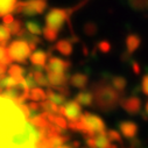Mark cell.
<instances>
[{
    "label": "cell",
    "instance_id": "obj_1",
    "mask_svg": "<svg viewBox=\"0 0 148 148\" xmlns=\"http://www.w3.org/2000/svg\"><path fill=\"white\" fill-rule=\"evenodd\" d=\"M40 138L19 104L0 95V148H36Z\"/></svg>",
    "mask_w": 148,
    "mask_h": 148
},
{
    "label": "cell",
    "instance_id": "obj_2",
    "mask_svg": "<svg viewBox=\"0 0 148 148\" xmlns=\"http://www.w3.org/2000/svg\"><path fill=\"white\" fill-rule=\"evenodd\" d=\"M91 92L93 95V104L103 112H111L118 104L121 103L123 95L118 92L106 79H101L92 85Z\"/></svg>",
    "mask_w": 148,
    "mask_h": 148
},
{
    "label": "cell",
    "instance_id": "obj_3",
    "mask_svg": "<svg viewBox=\"0 0 148 148\" xmlns=\"http://www.w3.org/2000/svg\"><path fill=\"white\" fill-rule=\"evenodd\" d=\"M78 7L79 6H77L75 8H53V10H50L47 13L46 19H45L46 27L58 33L63 28L64 23L70 20L72 12L75 10H77Z\"/></svg>",
    "mask_w": 148,
    "mask_h": 148
},
{
    "label": "cell",
    "instance_id": "obj_4",
    "mask_svg": "<svg viewBox=\"0 0 148 148\" xmlns=\"http://www.w3.org/2000/svg\"><path fill=\"white\" fill-rule=\"evenodd\" d=\"M82 133L84 136H96L106 133V126L103 119L92 113H83L81 118Z\"/></svg>",
    "mask_w": 148,
    "mask_h": 148
},
{
    "label": "cell",
    "instance_id": "obj_5",
    "mask_svg": "<svg viewBox=\"0 0 148 148\" xmlns=\"http://www.w3.org/2000/svg\"><path fill=\"white\" fill-rule=\"evenodd\" d=\"M30 45L22 39H18L15 41H12L11 45L7 48V54L11 58V61L19 62V63H26L27 58L30 57L32 53Z\"/></svg>",
    "mask_w": 148,
    "mask_h": 148
},
{
    "label": "cell",
    "instance_id": "obj_6",
    "mask_svg": "<svg viewBox=\"0 0 148 148\" xmlns=\"http://www.w3.org/2000/svg\"><path fill=\"white\" fill-rule=\"evenodd\" d=\"M48 6L47 0H22L19 1L15 12L25 16H34L42 14Z\"/></svg>",
    "mask_w": 148,
    "mask_h": 148
},
{
    "label": "cell",
    "instance_id": "obj_7",
    "mask_svg": "<svg viewBox=\"0 0 148 148\" xmlns=\"http://www.w3.org/2000/svg\"><path fill=\"white\" fill-rule=\"evenodd\" d=\"M61 116L66 118L70 123L81 120L82 113V106L76 100H70L64 106H61Z\"/></svg>",
    "mask_w": 148,
    "mask_h": 148
},
{
    "label": "cell",
    "instance_id": "obj_8",
    "mask_svg": "<svg viewBox=\"0 0 148 148\" xmlns=\"http://www.w3.org/2000/svg\"><path fill=\"white\" fill-rule=\"evenodd\" d=\"M120 105L128 114L135 116V114L140 113L141 107H142V100L138 96H130L127 98L121 99Z\"/></svg>",
    "mask_w": 148,
    "mask_h": 148
},
{
    "label": "cell",
    "instance_id": "obj_9",
    "mask_svg": "<svg viewBox=\"0 0 148 148\" xmlns=\"http://www.w3.org/2000/svg\"><path fill=\"white\" fill-rule=\"evenodd\" d=\"M70 68V62L62 60L60 57H50L47 65H46V71L47 72H54V73H66L68 69Z\"/></svg>",
    "mask_w": 148,
    "mask_h": 148
},
{
    "label": "cell",
    "instance_id": "obj_10",
    "mask_svg": "<svg viewBox=\"0 0 148 148\" xmlns=\"http://www.w3.org/2000/svg\"><path fill=\"white\" fill-rule=\"evenodd\" d=\"M119 131L124 138H126L128 140H134L138 135L139 127L134 121L125 120V121H121L119 124Z\"/></svg>",
    "mask_w": 148,
    "mask_h": 148
},
{
    "label": "cell",
    "instance_id": "obj_11",
    "mask_svg": "<svg viewBox=\"0 0 148 148\" xmlns=\"http://www.w3.org/2000/svg\"><path fill=\"white\" fill-rule=\"evenodd\" d=\"M47 77L49 81V84L54 88L60 86H66V84L70 81V77L66 73H54V72H47Z\"/></svg>",
    "mask_w": 148,
    "mask_h": 148
},
{
    "label": "cell",
    "instance_id": "obj_12",
    "mask_svg": "<svg viewBox=\"0 0 148 148\" xmlns=\"http://www.w3.org/2000/svg\"><path fill=\"white\" fill-rule=\"evenodd\" d=\"M29 60L32 64L35 65L36 68H46L47 61H48V54L43 50H35L30 55Z\"/></svg>",
    "mask_w": 148,
    "mask_h": 148
},
{
    "label": "cell",
    "instance_id": "obj_13",
    "mask_svg": "<svg viewBox=\"0 0 148 148\" xmlns=\"http://www.w3.org/2000/svg\"><path fill=\"white\" fill-rule=\"evenodd\" d=\"M18 3V0H0V18L15 12Z\"/></svg>",
    "mask_w": 148,
    "mask_h": 148
},
{
    "label": "cell",
    "instance_id": "obj_14",
    "mask_svg": "<svg viewBox=\"0 0 148 148\" xmlns=\"http://www.w3.org/2000/svg\"><path fill=\"white\" fill-rule=\"evenodd\" d=\"M69 83L73 86V88H77V89H85L88 86L89 83V77L84 73H75L70 77Z\"/></svg>",
    "mask_w": 148,
    "mask_h": 148
},
{
    "label": "cell",
    "instance_id": "obj_15",
    "mask_svg": "<svg viewBox=\"0 0 148 148\" xmlns=\"http://www.w3.org/2000/svg\"><path fill=\"white\" fill-rule=\"evenodd\" d=\"M47 98H48V100H50L51 103H54L58 106H64L68 103L66 97L64 95H62V93H60L55 90H51V89H49L47 91Z\"/></svg>",
    "mask_w": 148,
    "mask_h": 148
},
{
    "label": "cell",
    "instance_id": "obj_16",
    "mask_svg": "<svg viewBox=\"0 0 148 148\" xmlns=\"http://www.w3.org/2000/svg\"><path fill=\"white\" fill-rule=\"evenodd\" d=\"M75 100L81 106H92L93 105V95L89 91H82L78 95H76Z\"/></svg>",
    "mask_w": 148,
    "mask_h": 148
},
{
    "label": "cell",
    "instance_id": "obj_17",
    "mask_svg": "<svg viewBox=\"0 0 148 148\" xmlns=\"http://www.w3.org/2000/svg\"><path fill=\"white\" fill-rule=\"evenodd\" d=\"M32 72H33L34 79H35V82H36V84H38V85L45 86V88L50 86L49 81H48V77L43 73L42 68H35V70H33Z\"/></svg>",
    "mask_w": 148,
    "mask_h": 148
},
{
    "label": "cell",
    "instance_id": "obj_18",
    "mask_svg": "<svg viewBox=\"0 0 148 148\" xmlns=\"http://www.w3.org/2000/svg\"><path fill=\"white\" fill-rule=\"evenodd\" d=\"M95 139H96L97 148H117V145L113 143L112 141L108 139V136H107L106 133L96 135Z\"/></svg>",
    "mask_w": 148,
    "mask_h": 148
},
{
    "label": "cell",
    "instance_id": "obj_19",
    "mask_svg": "<svg viewBox=\"0 0 148 148\" xmlns=\"http://www.w3.org/2000/svg\"><path fill=\"white\" fill-rule=\"evenodd\" d=\"M55 49L64 56H70L72 54V43L69 40H61L55 45Z\"/></svg>",
    "mask_w": 148,
    "mask_h": 148
},
{
    "label": "cell",
    "instance_id": "obj_20",
    "mask_svg": "<svg viewBox=\"0 0 148 148\" xmlns=\"http://www.w3.org/2000/svg\"><path fill=\"white\" fill-rule=\"evenodd\" d=\"M29 98L32 99V100H34V101H45V100H47L48 98H47V92L46 91H43L42 89H40V88H35V89H33V90H30V92H29Z\"/></svg>",
    "mask_w": 148,
    "mask_h": 148
},
{
    "label": "cell",
    "instance_id": "obj_21",
    "mask_svg": "<svg viewBox=\"0 0 148 148\" xmlns=\"http://www.w3.org/2000/svg\"><path fill=\"white\" fill-rule=\"evenodd\" d=\"M25 28L27 29L28 33H30L32 35H35V36H39V35H41L43 33L42 27L36 21H27Z\"/></svg>",
    "mask_w": 148,
    "mask_h": 148
},
{
    "label": "cell",
    "instance_id": "obj_22",
    "mask_svg": "<svg viewBox=\"0 0 148 148\" xmlns=\"http://www.w3.org/2000/svg\"><path fill=\"white\" fill-rule=\"evenodd\" d=\"M111 84H112V86L118 92H120L121 95H124V91H125L126 85H127V82H126V79L124 77H120V76L113 77L112 79H111Z\"/></svg>",
    "mask_w": 148,
    "mask_h": 148
},
{
    "label": "cell",
    "instance_id": "obj_23",
    "mask_svg": "<svg viewBox=\"0 0 148 148\" xmlns=\"http://www.w3.org/2000/svg\"><path fill=\"white\" fill-rule=\"evenodd\" d=\"M11 36H12V34H11L8 27L5 25H0V45L5 47L8 43V41L11 40Z\"/></svg>",
    "mask_w": 148,
    "mask_h": 148
},
{
    "label": "cell",
    "instance_id": "obj_24",
    "mask_svg": "<svg viewBox=\"0 0 148 148\" xmlns=\"http://www.w3.org/2000/svg\"><path fill=\"white\" fill-rule=\"evenodd\" d=\"M65 141H68V136L62 135V134H57V135H53L49 138V143L51 146V148H57L61 146H64Z\"/></svg>",
    "mask_w": 148,
    "mask_h": 148
},
{
    "label": "cell",
    "instance_id": "obj_25",
    "mask_svg": "<svg viewBox=\"0 0 148 148\" xmlns=\"http://www.w3.org/2000/svg\"><path fill=\"white\" fill-rule=\"evenodd\" d=\"M140 45V39L135 35H131L127 38V41H126V47H127V50L128 53H133L138 49Z\"/></svg>",
    "mask_w": 148,
    "mask_h": 148
},
{
    "label": "cell",
    "instance_id": "obj_26",
    "mask_svg": "<svg viewBox=\"0 0 148 148\" xmlns=\"http://www.w3.org/2000/svg\"><path fill=\"white\" fill-rule=\"evenodd\" d=\"M25 70L20 65H11L8 68V75L14 78H23Z\"/></svg>",
    "mask_w": 148,
    "mask_h": 148
},
{
    "label": "cell",
    "instance_id": "obj_27",
    "mask_svg": "<svg viewBox=\"0 0 148 148\" xmlns=\"http://www.w3.org/2000/svg\"><path fill=\"white\" fill-rule=\"evenodd\" d=\"M8 27V29H10V32H11V34H13V35H16V36H19L20 34H21V32L23 30V26H22V22L20 21V20H14L10 26H7Z\"/></svg>",
    "mask_w": 148,
    "mask_h": 148
},
{
    "label": "cell",
    "instance_id": "obj_28",
    "mask_svg": "<svg viewBox=\"0 0 148 148\" xmlns=\"http://www.w3.org/2000/svg\"><path fill=\"white\" fill-rule=\"evenodd\" d=\"M51 124H54L55 126H57L58 128H61L63 131L68 127V123H66L65 118L62 117V116H54V118L51 120Z\"/></svg>",
    "mask_w": 148,
    "mask_h": 148
},
{
    "label": "cell",
    "instance_id": "obj_29",
    "mask_svg": "<svg viewBox=\"0 0 148 148\" xmlns=\"http://www.w3.org/2000/svg\"><path fill=\"white\" fill-rule=\"evenodd\" d=\"M57 34L58 33H56L55 30H53V29H50L48 27H45L43 28V33H42V35L45 36V39L47 41H49V42H54L57 39Z\"/></svg>",
    "mask_w": 148,
    "mask_h": 148
},
{
    "label": "cell",
    "instance_id": "obj_30",
    "mask_svg": "<svg viewBox=\"0 0 148 148\" xmlns=\"http://www.w3.org/2000/svg\"><path fill=\"white\" fill-rule=\"evenodd\" d=\"M106 134H107V136H108V139L112 141L113 143H123V139H121V134L119 133V132H117V131H114V130H108L107 132H106Z\"/></svg>",
    "mask_w": 148,
    "mask_h": 148
},
{
    "label": "cell",
    "instance_id": "obj_31",
    "mask_svg": "<svg viewBox=\"0 0 148 148\" xmlns=\"http://www.w3.org/2000/svg\"><path fill=\"white\" fill-rule=\"evenodd\" d=\"M11 62H12V61H11L8 54H7V49H6L4 46L0 45V64H6V65H8Z\"/></svg>",
    "mask_w": 148,
    "mask_h": 148
},
{
    "label": "cell",
    "instance_id": "obj_32",
    "mask_svg": "<svg viewBox=\"0 0 148 148\" xmlns=\"http://www.w3.org/2000/svg\"><path fill=\"white\" fill-rule=\"evenodd\" d=\"M141 91L143 92V95L148 96V73H146L141 81Z\"/></svg>",
    "mask_w": 148,
    "mask_h": 148
},
{
    "label": "cell",
    "instance_id": "obj_33",
    "mask_svg": "<svg viewBox=\"0 0 148 148\" xmlns=\"http://www.w3.org/2000/svg\"><path fill=\"white\" fill-rule=\"evenodd\" d=\"M13 21H14V16H13L12 14L5 15V16L3 18V22H4V25H5V26H10Z\"/></svg>",
    "mask_w": 148,
    "mask_h": 148
},
{
    "label": "cell",
    "instance_id": "obj_34",
    "mask_svg": "<svg viewBox=\"0 0 148 148\" xmlns=\"http://www.w3.org/2000/svg\"><path fill=\"white\" fill-rule=\"evenodd\" d=\"M6 72H8V68L6 64H0V78H4Z\"/></svg>",
    "mask_w": 148,
    "mask_h": 148
},
{
    "label": "cell",
    "instance_id": "obj_35",
    "mask_svg": "<svg viewBox=\"0 0 148 148\" xmlns=\"http://www.w3.org/2000/svg\"><path fill=\"white\" fill-rule=\"evenodd\" d=\"M99 48H100V50H101L103 53H107V51L110 50V45H108L107 42H101V43L99 45Z\"/></svg>",
    "mask_w": 148,
    "mask_h": 148
},
{
    "label": "cell",
    "instance_id": "obj_36",
    "mask_svg": "<svg viewBox=\"0 0 148 148\" xmlns=\"http://www.w3.org/2000/svg\"><path fill=\"white\" fill-rule=\"evenodd\" d=\"M133 68H134L133 70H134V72H135V73H139V72H140V69H139V65H138L136 63H134V64H133Z\"/></svg>",
    "mask_w": 148,
    "mask_h": 148
},
{
    "label": "cell",
    "instance_id": "obj_37",
    "mask_svg": "<svg viewBox=\"0 0 148 148\" xmlns=\"http://www.w3.org/2000/svg\"><path fill=\"white\" fill-rule=\"evenodd\" d=\"M145 114L148 117V100H147V103L145 104Z\"/></svg>",
    "mask_w": 148,
    "mask_h": 148
},
{
    "label": "cell",
    "instance_id": "obj_38",
    "mask_svg": "<svg viewBox=\"0 0 148 148\" xmlns=\"http://www.w3.org/2000/svg\"><path fill=\"white\" fill-rule=\"evenodd\" d=\"M57 148H72V147H70V146H61V147H57Z\"/></svg>",
    "mask_w": 148,
    "mask_h": 148
},
{
    "label": "cell",
    "instance_id": "obj_39",
    "mask_svg": "<svg viewBox=\"0 0 148 148\" xmlns=\"http://www.w3.org/2000/svg\"><path fill=\"white\" fill-rule=\"evenodd\" d=\"M0 91H1V89H0Z\"/></svg>",
    "mask_w": 148,
    "mask_h": 148
}]
</instances>
